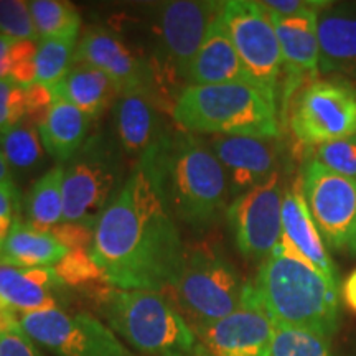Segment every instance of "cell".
<instances>
[{"mask_svg":"<svg viewBox=\"0 0 356 356\" xmlns=\"http://www.w3.org/2000/svg\"><path fill=\"white\" fill-rule=\"evenodd\" d=\"M328 3L330 2H322L291 17H279L267 12L277 33L284 65L293 74L318 71V10Z\"/></svg>","mask_w":356,"mask_h":356,"instance_id":"22","label":"cell"},{"mask_svg":"<svg viewBox=\"0 0 356 356\" xmlns=\"http://www.w3.org/2000/svg\"><path fill=\"white\" fill-rule=\"evenodd\" d=\"M20 327L56 356H132L109 327L88 314L33 312L22 315Z\"/></svg>","mask_w":356,"mask_h":356,"instance_id":"12","label":"cell"},{"mask_svg":"<svg viewBox=\"0 0 356 356\" xmlns=\"http://www.w3.org/2000/svg\"><path fill=\"white\" fill-rule=\"evenodd\" d=\"M65 302V282L55 267L0 264V307L22 315L55 310Z\"/></svg>","mask_w":356,"mask_h":356,"instance_id":"18","label":"cell"},{"mask_svg":"<svg viewBox=\"0 0 356 356\" xmlns=\"http://www.w3.org/2000/svg\"><path fill=\"white\" fill-rule=\"evenodd\" d=\"M200 348L210 356H269L275 323L249 284L241 305L216 322L193 328Z\"/></svg>","mask_w":356,"mask_h":356,"instance_id":"14","label":"cell"},{"mask_svg":"<svg viewBox=\"0 0 356 356\" xmlns=\"http://www.w3.org/2000/svg\"><path fill=\"white\" fill-rule=\"evenodd\" d=\"M0 356H44L33 340L22 330L20 323L0 330Z\"/></svg>","mask_w":356,"mask_h":356,"instance_id":"36","label":"cell"},{"mask_svg":"<svg viewBox=\"0 0 356 356\" xmlns=\"http://www.w3.org/2000/svg\"><path fill=\"white\" fill-rule=\"evenodd\" d=\"M310 149H314L310 159L317 160L325 168L338 175L356 180V134L343 139L325 142Z\"/></svg>","mask_w":356,"mask_h":356,"instance_id":"32","label":"cell"},{"mask_svg":"<svg viewBox=\"0 0 356 356\" xmlns=\"http://www.w3.org/2000/svg\"><path fill=\"white\" fill-rule=\"evenodd\" d=\"M115 136L122 152L140 159L170 131L152 96H121L115 101Z\"/></svg>","mask_w":356,"mask_h":356,"instance_id":"21","label":"cell"},{"mask_svg":"<svg viewBox=\"0 0 356 356\" xmlns=\"http://www.w3.org/2000/svg\"><path fill=\"white\" fill-rule=\"evenodd\" d=\"M20 211V193L13 181L0 184V220L15 218Z\"/></svg>","mask_w":356,"mask_h":356,"instance_id":"40","label":"cell"},{"mask_svg":"<svg viewBox=\"0 0 356 356\" xmlns=\"http://www.w3.org/2000/svg\"><path fill=\"white\" fill-rule=\"evenodd\" d=\"M274 252L305 262L338 286L337 267L307 207L300 178L284 191L282 236Z\"/></svg>","mask_w":356,"mask_h":356,"instance_id":"16","label":"cell"},{"mask_svg":"<svg viewBox=\"0 0 356 356\" xmlns=\"http://www.w3.org/2000/svg\"><path fill=\"white\" fill-rule=\"evenodd\" d=\"M15 40L0 35V79H6L10 74V58Z\"/></svg>","mask_w":356,"mask_h":356,"instance_id":"41","label":"cell"},{"mask_svg":"<svg viewBox=\"0 0 356 356\" xmlns=\"http://www.w3.org/2000/svg\"><path fill=\"white\" fill-rule=\"evenodd\" d=\"M76 38L40 40L37 50V83L53 88L63 79L74 63Z\"/></svg>","mask_w":356,"mask_h":356,"instance_id":"29","label":"cell"},{"mask_svg":"<svg viewBox=\"0 0 356 356\" xmlns=\"http://www.w3.org/2000/svg\"><path fill=\"white\" fill-rule=\"evenodd\" d=\"M318 70L356 81V10L332 7L318 10Z\"/></svg>","mask_w":356,"mask_h":356,"instance_id":"19","label":"cell"},{"mask_svg":"<svg viewBox=\"0 0 356 356\" xmlns=\"http://www.w3.org/2000/svg\"><path fill=\"white\" fill-rule=\"evenodd\" d=\"M254 287L275 327L309 328L327 337L337 330L338 286L305 262L274 252L261 264Z\"/></svg>","mask_w":356,"mask_h":356,"instance_id":"4","label":"cell"},{"mask_svg":"<svg viewBox=\"0 0 356 356\" xmlns=\"http://www.w3.org/2000/svg\"><path fill=\"white\" fill-rule=\"evenodd\" d=\"M211 152L225 168L233 193L241 195L279 175V155L273 139L218 136L211 140Z\"/></svg>","mask_w":356,"mask_h":356,"instance_id":"17","label":"cell"},{"mask_svg":"<svg viewBox=\"0 0 356 356\" xmlns=\"http://www.w3.org/2000/svg\"><path fill=\"white\" fill-rule=\"evenodd\" d=\"M284 190L280 177L238 195L226 210L236 246L244 257L264 262L282 236Z\"/></svg>","mask_w":356,"mask_h":356,"instance_id":"13","label":"cell"},{"mask_svg":"<svg viewBox=\"0 0 356 356\" xmlns=\"http://www.w3.org/2000/svg\"><path fill=\"white\" fill-rule=\"evenodd\" d=\"M43 145L33 124L20 122L0 132V152L8 167L19 172H30L43 160Z\"/></svg>","mask_w":356,"mask_h":356,"instance_id":"28","label":"cell"},{"mask_svg":"<svg viewBox=\"0 0 356 356\" xmlns=\"http://www.w3.org/2000/svg\"><path fill=\"white\" fill-rule=\"evenodd\" d=\"M55 101H66L89 119H96L119 96L114 83L102 71L86 63H74L68 74L51 88Z\"/></svg>","mask_w":356,"mask_h":356,"instance_id":"23","label":"cell"},{"mask_svg":"<svg viewBox=\"0 0 356 356\" xmlns=\"http://www.w3.org/2000/svg\"><path fill=\"white\" fill-rule=\"evenodd\" d=\"M221 20L252 81L277 97L284 58L266 8L261 2L229 0L222 7Z\"/></svg>","mask_w":356,"mask_h":356,"instance_id":"11","label":"cell"},{"mask_svg":"<svg viewBox=\"0 0 356 356\" xmlns=\"http://www.w3.org/2000/svg\"><path fill=\"white\" fill-rule=\"evenodd\" d=\"M63 167V221L96 226L126 184L121 145L95 134Z\"/></svg>","mask_w":356,"mask_h":356,"instance_id":"7","label":"cell"},{"mask_svg":"<svg viewBox=\"0 0 356 356\" xmlns=\"http://www.w3.org/2000/svg\"><path fill=\"white\" fill-rule=\"evenodd\" d=\"M248 286L220 249L200 243L185 248L184 264L168 291L195 328L233 314Z\"/></svg>","mask_w":356,"mask_h":356,"instance_id":"6","label":"cell"},{"mask_svg":"<svg viewBox=\"0 0 356 356\" xmlns=\"http://www.w3.org/2000/svg\"><path fill=\"white\" fill-rule=\"evenodd\" d=\"M302 193L323 243L356 254V180L309 159L302 167Z\"/></svg>","mask_w":356,"mask_h":356,"instance_id":"10","label":"cell"},{"mask_svg":"<svg viewBox=\"0 0 356 356\" xmlns=\"http://www.w3.org/2000/svg\"><path fill=\"white\" fill-rule=\"evenodd\" d=\"M13 222L15 221H13L12 218H2V220H0V244L7 239V236H8V233H10Z\"/></svg>","mask_w":356,"mask_h":356,"instance_id":"44","label":"cell"},{"mask_svg":"<svg viewBox=\"0 0 356 356\" xmlns=\"http://www.w3.org/2000/svg\"><path fill=\"white\" fill-rule=\"evenodd\" d=\"M65 167L56 165L35 181L25 198V216L30 228L50 233L63 222Z\"/></svg>","mask_w":356,"mask_h":356,"instance_id":"26","label":"cell"},{"mask_svg":"<svg viewBox=\"0 0 356 356\" xmlns=\"http://www.w3.org/2000/svg\"><path fill=\"white\" fill-rule=\"evenodd\" d=\"M74 63L97 68L114 83L119 97L155 92L154 68L136 55L118 35L102 26H91L84 32L74 51Z\"/></svg>","mask_w":356,"mask_h":356,"instance_id":"15","label":"cell"},{"mask_svg":"<svg viewBox=\"0 0 356 356\" xmlns=\"http://www.w3.org/2000/svg\"><path fill=\"white\" fill-rule=\"evenodd\" d=\"M58 277L65 286L73 287H101L106 286V280L96 262L92 261L88 249H73L55 266Z\"/></svg>","mask_w":356,"mask_h":356,"instance_id":"31","label":"cell"},{"mask_svg":"<svg viewBox=\"0 0 356 356\" xmlns=\"http://www.w3.org/2000/svg\"><path fill=\"white\" fill-rule=\"evenodd\" d=\"M320 3L322 2H318V0H264V2H261V6L274 15L291 17L309 7L320 6Z\"/></svg>","mask_w":356,"mask_h":356,"instance_id":"39","label":"cell"},{"mask_svg":"<svg viewBox=\"0 0 356 356\" xmlns=\"http://www.w3.org/2000/svg\"><path fill=\"white\" fill-rule=\"evenodd\" d=\"M25 118V88L10 78L0 79V132L24 122Z\"/></svg>","mask_w":356,"mask_h":356,"instance_id":"34","label":"cell"},{"mask_svg":"<svg viewBox=\"0 0 356 356\" xmlns=\"http://www.w3.org/2000/svg\"><path fill=\"white\" fill-rule=\"evenodd\" d=\"M55 97L50 88L43 84L33 83L32 86L25 88V106H26V118L25 122L40 126L50 113Z\"/></svg>","mask_w":356,"mask_h":356,"instance_id":"38","label":"cell"},{"mask_svg":"<svg viewBox=\"0 0 356 356\" xmlns=\"http://www.w3.org/2000/svg\"><path fill=\"white\" fill-rule=\"evenodd\" d=\"M12 180V170L8 167L6 157L0 152V184H6V181Z\"/></svg>","mask_w":356,"mask_h":356,"instance_id":"43","label":"cell"},{"mask_svg":"<svg viewBox=\"0 0 356 356\" xmlns=\"http://www.w3.org/2000/svg\"><path fill=\"white\" fill-rule=\"evenodd\" d=\"M96 226L83 225V222H60L50 233L60 241L68 251L73 249H88L95 241Z\"/></svg>","mask_w":356,"mask_h":356,"instance_id":"37","label":"cell"},{"mask_svg":"<svg viewBox=\"0 0 356 356\" xmlns=\"http://www.w3.org/2000/svg\"><path fill=\"white\" fill-rule=\"evenodd\" d=\"M37 50L38 47L32 40H15L13 43L8 78L22 88H29L37 83Z\"/></svg>","mask_w":356,"mask_h":356,"instance_id":"35","label":"cell"},{"mask_svg":"<svg viewBox=\"0 0 356 356\" xmlns=\"http://www.w3.org/2000/svg\"><path fill=\"white\" fill-rule=\"evenodd\" d=\"M139 160L154 172L175 220L193 229L220 220L229 193L228 177L211 149L193 134L168 131Z\"/></svg>","mask_w":356,"mask_h":356,"instance_id":"2","label":"cell"},{"mask_svg":"<svg viewBox=\"0 0 356 356\" xmlns=\"http://www.w3.org/2000/svg\"><path fill=\"white\" fill-rule=\"evenodd\" d=\"M89 252L111 287L160 292L177 280L185 246L157 178L142 160L101 215Z\"/></svg>","mask_w":356,"mask_h":356,"instance_id":"1","label":"cell"},{"mask_svg":"<svg viewBox=\"0 0 356 356\" xmlns=\"http://www.w3.org/2000/svg\"><path fill=\"white\" fill-rule=\"evenodd\" d=\"M92 297L114 332L142 353L152 356H191L200 343L184 315L159 292L122 291L101 286Z\"/></svg>","mask_w":356,"mask_h":356,"instance_id":"5","label":"cell"},{"mask_svg":"<svg viewBox=\"0 0 356 356\" xmlns=\"http://www.w3.org/2000/svg\"><path fill=\"white\" fill-rule=\"evenodd\" d=\"M29 8L40 40L78 38L81 15L73 3L65 0H32Z\"/></svg>","mask_w":356,"mask_h":356,"instance_id":"27","label":"cell"},{"mask_svg":"<svg viewBox=\"0 0 356 356\" xmlns=\"http://www.w3.org/2000/svg\"><path fill=\"white\" fill-rule=\"evenodd\" d=\"M91 119L66 101L53 102L50 113L38 126L44 152L60 165L68 163L86 142Z\"/></svg>","mask_w":356,"mask_h":356,"instance_id":"24","label":"cell"},{"mask_svg":"<svg viewBox=\"0 0 356 356\" xmlns=\"http://www.w3.org/2000/svg\"><path fill=\"white\" fill-rule=\"evenodd\" d=\"M291 129L302 145L315 147L356 134V86L343 78L315 79L293 99Z\"/></svg>","mask_w":356,"mask_h":356,"instance_id":"8","label":"cell"},{"mask_svg":"<svg viewBox=\"0 0 356 356\" xmlns=\"http://www.w3.org/2000/svg\"><path fill=\"white\" fill-rule=\"evenodd\" d=\"M341 292H343L346 305L353 312H356V270L346 277L343 286H341Z\"/></svg>","mask_w":356,"mask_h":356,"instance_id":"42","label":"cell"},{"mask_svg":"<svg viewBox=\"0 0 356 356\" xmlns=\"http://www.w3.org/2000/svg\"><path fill=\"white\" fill-rule=\"evenodd\" d=\"M0 35L13 40L38 38L29 2L24 0H0Z\"/></svg>","mask_w":356,"mask_h":356,"instance_id":"33","label":"cell"},{"mask_svg":"<svg viewBox=\"0 0 356 356\" xmlns=\"http://www.w3.org/2000/svg\"><path fill=\"white\" fill-rule=\"evenodd\" d=\"M225 2L175 0L163 3L157 19L159 51L155 79L162 83L186 81L188 68L202 47L210 25L221 15Z\"/></svg>","mask_w":356,"mask_h":356,"instance_id":"9","label":"cell"},{"mask_svg":"<svg viewBox=\"0 0 356 356\" xmlns=\"http://www.w3.org/2000/svg\"><path fill=\"white\" fill-rule=\"evenodd\" d=\"M172 118L185 132L259 139H275L280 132L277 97L254 83L185 86Z\"/></svg>","mask_w":356,"mask_h":356,"instance_id":"3","label":"cell"},{"mask_svg":"<svg viewBox=\"0 0 356 356\" xmlns=\"http://www.w3.org/2000/svg\"><path fill=\"white\" fill-rule=\"evenodd\" d=\"M188 86H207V84L226 83H254L244 68L241 58L231 42L228 30L222 24L221 15L208 29L197 56L191 61ZM256 84V83H254Z\"/></svg>","mask_w":356,"mask_h":356,"instance_id":"20","label":"cell"},{"mask_svg":"<svg viewBox=\"0 0 356 356\" xmlns=\"http://www.w3.org/2000/svg\"><path fill=\"white\" fill-rule=\"evenodd\" d=\"M269 356H332L323 333L297 327H275Z\"/></svg>","mask_w":356,"mask_h":356,"instance_id":"30","label":"cell"},{"mask_svg":"<svg viewBox=\"0 0 356 356\" xmlns=\"http://www.w3.org/2000/svg\"><path fill=\"white\" fill-rule=\"evenodd\" d=\"M68 252L51 233H43L30 228L26 222L15 221L7 239L0 244V264L13 267L56 266Z\"/></svg>","mask_w":356,"mask_h":356,"instance_id":"25","label":"cell"}]
</instances>
